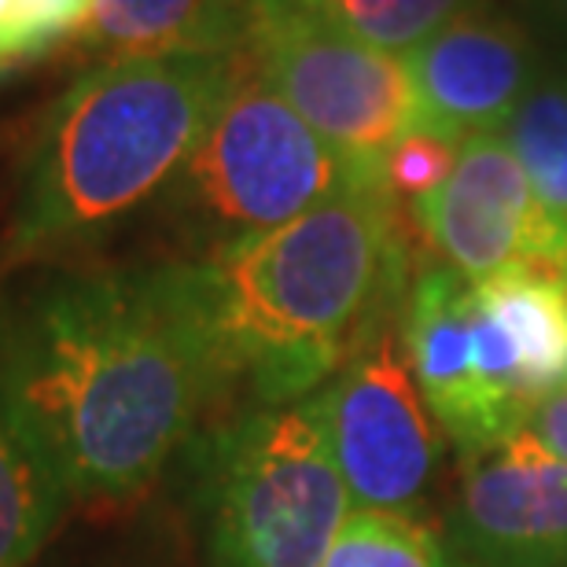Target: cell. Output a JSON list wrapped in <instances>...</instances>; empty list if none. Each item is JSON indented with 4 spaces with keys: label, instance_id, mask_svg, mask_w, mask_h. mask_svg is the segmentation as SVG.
<instances>
[{
    "label": "cell",
    "instance_id": "1",
    "mask_svg": "<svg viewBox=\"0 0 567 567\" xmlns=\"http://www.w3.org/2000/svg\"><path fill=\"white\" fill-rule=\"evenodd\" d=\"M0 391L78 502L141 494L221 399L181 262L52 269L8 291Z\"/></svg>",
    "mask_w": 567,
    "mask_h": 567
},
{
    "label": "cell",
    "instance_id": "2",
    "mask_svg": "<svg viewBox=\"0 0 567 567\" xmlns=\"http://www.w3.org/2000/svg\"><path fill=\"white\" fill-rule=\"evenodd\" d=\"M221 394L251 410L321 391L402 313L410 233L391 188H354L295 221L181 262Z\"/></svg>",
    "mask_w": 567,
    "mask_h": 567
},
{
    "label": "cell",
    "instance_id": "3",
    "mask_svg": "<svg viewBox=\"0 0 567 567\" xmlns=\"http://www.w3.org/2000/svg\"><path fill=\"white\" fill-rule=\"evenodd\" d=\"M240 52L89 66L33 141L11 221L19 258L63 255L163 196L229 89Z\"/></svg>",
    "mask_w": 567,
    "mask_h": 567
},
{
    "label": "cell",
    "instance_id": "4",
    "mask_svg": "<svg viewBox=\"0 0 567 567\" xmlns=\"http://www.w3.org/2000/svg\"><path fill=\"white\" fill-rule=\"evenodd\" d=\"M354 188L388 185L336 152L240 52L218 111L158 199L196 258H210Z\"/></svg>",
    "mask_w": 567,
    "mask_h": 567
},
{
    "label": "cell",
    "instance_id": "5",
    "mask_svg": "<svg viewBox=\"0 0 567 567\" xmlns=\"http://www.w3.org/2000/svg\"><path fill=\"white\" fill-rule=\"evenodd\" d=\"M354 513L321 391L244 413L218 442V567H321Z\"/></svg>",
    "mask_w": 567,
    "mask_h": 567
},
{
    "label": "cell",
    "instance_id": "6",
    "mask_svg": "<svg viewBox=\"0 0 567 567\" xmlns=\"http://www.w3.org/2000/svg\"><path fill=\"white\" fill-rule=\"evenodd\" d=\"M244 52L336 152L383 181L394 144L416 130L402 55L372 49L310 0H255Z\"/></svg>",
    "mask_w": 567,
    "mask_h": 567
},
{
    "label": "cell",
    "instance_id": "7",
    "mask_svg": "<svg viewBox=\"0 0 567 567\" xmlns=\"http://www.w3.org/2000/svg\"><path fill=\"white\" fill-rule=\"evenodd\" d=\"M399 317L380 324L339 365L321 388V402L350 505L416 516L439 475L446 439L405 361Z\"/></svg>",
    "mask_w": 567,
    "mask_h": 567
},
{
    "label": "cell",
    "instance_id": "8",
    "mask_svg": "<svg viewBox=\"0 0 567 567\" xmlns=\"http://www.w3.org/2000/svg\"><path fill=\"white\" fill-rule=\"evenodd\" d=\"M439 262L464 280L538 274L567 284V229L549 218L502 133L461 141L450 177L410 203Z\"/></svg>",
    "mask_w": 567,
    "mask_h": 567
},
{
    "label": "cell",
    "instance_id": "9",
    "mask_svg": "<svg viewBox=\"0 0 567 567\" xmlns=\"http://www.w3.org/2000/svg\"><path fill=\"white\" fill-rule=\"evenodd\" d=\"M446 538L457 567H567V461L527 427L461 453Z\"/></svg>",
    "mask_w": 567,
    "mask_h": 567
},
{
    "label": "cell",
    "instance_id": "10",
    "mask_svg": "<svg viewBox=\"0 0 567 567\" xmlns=\"http://www.w3.org/2000/svg\"><path fill=\"white\" fill-rule=\"evenodd\" d=\"M416 130L453 144L497 133L546 71L524 19L472 4L405 55Z\"/></svg>",
    "mask_w": 567,
    "mask_h": 567
},
{
    "label": "cell",
    "instance_id": "11",
    "mask_svg": "<svg viewBox=\"0 0 567 567\" xmlns=\"http://www.w3.org/2000/svg\"><path fill=\"white\" fill-rule=\"evenodd\" d=\"M255 0H89L71 30L100 63L174 52H244Z\"/></svg>",
    "mask_w": 567,
    "mask_h": 567
},
{
    "label": "cell",
    "instance_id": "12",
    "mask_svg": "<svg viewBox=\"0 0 567 567\" xmlns=\"http://www.w3.org/2000/svg\"><path fill=\"white\" fill-rule=\"evenodd\" d=\"M60 468L0 391V567H27L66 513Z\"/></svg>",
    "mask_w": 567,
    "mask_h": 567
},
{
    "label": "cell",
    "instance_id": "13",
    "mask_svg": "<svg viewBox=\"0 0 567 567\" xmlns=\"http://www.w3.org/2000/svg\"><path fill=\"white\" fill-rule=\"evenodd\" d=\"M497 133L546 214L567 229V74L546 66Z\"/></svg>",
    "mask_w": 567,
    "mask_h": 567
},
{
    "label": "cell",
    "instance_id": "14",
    "mask_svg": "<svg viewBox=\"0 0 567 567\" xmlns=\"http://www.w3.org/2000/svg\"><path fill=\"white\" fill-rule=\"evenodd\" d=\"M321 567H453L442 542L416 516L354 508Z\"/></svg>",
    "mask_w": 567,
    "mask_h": 567
},
{
    "label": "cell",
    "instance_id": "15",
    "mask_svg": "<svg viewBox=\"0 0 567 567\" xmlns=\"http://www.w3.org/2000/svg\"><path fill=\"white\" fill-rule=\"evenodd\" d=\"M372 49L410 55L472 8V0H310Z\"/></svg>",
    "mask_w": 567,
    "mask_h": 567
},
{
    "label": "cell",
    "instance_id": "16",
    "mask_svg": "<svg viewBox=\"0 0 567 567\" xmlns=\"http://www.w3.org/2000/svg\"><path fill=\"white\" fill-rule=\"evenodd\" d=\"M457 147L461 144L435 137L427 130H413L410 137L394 144V152L383 163V181H388L391 196L402 207H410V203L424 199L427 192H435L457 163Z\"/></svg>",
    "mask_w": 567,
    "mask_h": 567
},
{
    "label": "cell",
    "instance_id": "17",
    "mask_svg": "<svg viewBox=\"0 0 567 567\" xmlns=\"http://www.w3.org/2000/svg\"><path fill=\"white\" fill-rule=\"evenodd\" d=\"M89 0H22V55H38L60 41L71 38L78 19L85 16Z\"/></svg>",
    "mask_w": 567,
    "mask_h": 567
},
{
    "label": "cell",
    "instance_id": "18",
    "mask_svg": "<svg viewBox=\"0 0 567 567\" xmlns=\"http://www.w3.org/2000/svg\"><path fill=\"white\" fill-rule=\"evenodd\" d=\"M524 27L538 44L542 63L567 74V0H527Z\"/></svg>",
    "mask_w": 567,
    "mask_h": 567
},
{
    "label": "cell",
    "instance_id": "19",
    "mask_svg": "<svg viewBox=\"0 0 567 567\" xmlns=\"http://www.w3.org/2000/svg\"><path fill=\"white\" fill-rule=\"evenodd\" d=\"M524 427L542 442V446L557 453L560 461H567V383L530 410Z\"/></svg>",
    "mask_w": 567,
    "mask_h": 567
},
{
    "label": "cell",
    "instance_id": "20",
    "mask_svg": "<svg viewBox=\"0 0 567 567\" xmlns=\"http://www.w3.org/2000/svg\"><path fill=\"white\" fill-rule=\"evenodd\" d=\"M22 55V0H0V71Z\"/></svg>",
    "mask_w": 567,
    "mask_h": 567
},
{
    "label": "cell",
    "instance_id": "21",
    "mask_svg": "<svg viewBox=\"0 0 567 567\" xmlns=\"http://www.w3.org/2000/svg\"><path fill=\"white\" fill-rule=\"evenodd\" d=\"M472 4H480V8H494V11H508V16L524 19L527 0H472Z\"/></svg>",
    "mask_w": 567,
    "mask_h": 567
},
{
    "label": "cell",
    "instance_id": "22",
    "mask_svg": "<svg viewBox=\"0 0 567 567\" xmlns=\"http://www.w3.org/2000/svg\"><path fill=\"white\" fill-rule=\"evenodd\" d=\"M0 78H4V71H0Z\"/></svg>",
    "mask_w": 567,
    "mask_h": 567
}]
</instances>
